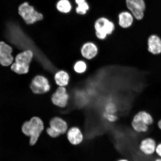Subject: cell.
I'll return each mask as SVG.
<instances>
[{"instance_id":"cell-1","label":"cell","mask_w":161,"mask_h":161,"mask_svg":"<svg viewBox=\"0 0 161 161\" xmlns=\"http://www.w3.org/2000/svg\"><path fill=\"white\" fill-rule=\"evenodd\" d=\"M5 36L8 41L18 49L24 51L30 50L33 52L35 59L47 71L51 73L57 72L55 66L18 24L9 22L6 27Z\"/></svg>"},{"instance_id":"cell-2","label":"cell","mask_w":161,"mask_h":161,"mask_svg":"<svg viewBox=\"0 0 161 161\" xmlns=\"http://www.w3.org/2000/svg\"><path fill=\"white\" fill-rule=\"evenodd\" d=\"M44 129L43 121L38 117H33L24 123L22 131L24 134L30 137V143L33 146L36 143Z\"/></svg>"},{"instance_id":"cell-3","label":"cell","mask_w":161,"mask_h":161,"mask_svg":"<svg viewBox=\"0 0 161 161\" xmlns=\"http://www.w3.org/2000/svg\"><path fill=\"white\" fill-rule=\"evenodd\" d=\"M33 57V52L30 50H25L18 54L15 58V62L11 66V69L18 74L27 73Z\"/></svg>"},{"instance_id":"cell-4","label":"cell","mask_w":161,"mask_h":161,"mask_svg":"<svg viewBox=\"0 0 161 161\" xmlns=\"http://www.w3.org/2000/svg\"><path fill=\"white\" fill-rule=\"evenodd\" d=\"M94 27L96 37L100 40H105L108 36L113 33L115 29L114 23L105 18L96 20Z\"/></svg>"},{"instance_id":"cell-5","label":"cell","mask_w":161,"mask_h":161,"mask_svg":"<svg viewBox=\"0 0 161 161\" xmlns=\"http://www.w3.org/2000/svg\"><path fill=\"white\" fill-rule=\"evenodd\" d=\"M19 14L28 25H31L43 19V15L38 13L28 3H24L19 8Z\"/></svg>"},{"instance_id":"cell-6","label":"cell","mask_w":161,"mask_h":161,"mask_svg":"<svg viewBox=\"0 0 161 161\" xmlns=\"http://www.w3.org/2000/svg\"><path fill=\"white\" fill-rule=\"evenodd\" d=\"M70 96L65 86H59L52 96V101L54 105L65 108L69 104Z\"/></svg>"},{"instance_id":"cell-7","label":"cell","mask_w":161,"mask_h":161,"mask_svg":"<svg viewBox=\"0 0 161 161\" xmlns=\"http://www.w3.org/2000/svg\"><path fill=\"white\" fill-rule=\"evenodd\" d=\"M66 138L72 146H77L84 142L85 136L81 129L77 126H73L68 129L66 133Z\"/></svg>"},{"instance_id":"cell-8","label":"cell","mask_w":161,"mask_h":161,"mask_svg":"<svg viewBox=\"0 0 161 161\" xmlns=\"http://www.w3.org/2000/svg\"><path fill=\"white\" fill-rule=\"evenodd\" d=\"M30 88L36 94H42L46 93L50 90V86L48 80L43 76H36L31 82Z\"/></svg>"},{"instance_id":"cell-9","label":"cell","mask_w":161,"mask_h":161,"mask_svg":"<svg viewBox=\"0 0 161 161\" xmlns=\"http://www.w3.org/2000/svg\"><path fill=\"white\" fill-rule=\"evenodd\" d=\"M128 9L137 19H142L144 17L145 4L144 0H126Z\"/></svg>"},{"instance_id":"cell-10","label":"cell","mask_w":161,"mask_h":161,"mask_svg":"<svg viewBox=\"0 0 161 161\" xmlns=\"http://www.w3.org/2000/svg\"><path fill=\"white\" fill-rule=\"evenodd\" d=\"M99 52L97 45L94 42L88 41L84 43L80 49V55L84 59L92 60L96 58Z\"/></svg>"},{"instance_id":"cell-11","label":"cell","mask_w":161,"mask_h":161,"mask_svg":"<svg viewBox=\"0 0 161 161\" xmlns=\"http://www.w3.org/2000/svg\"><path fill=\"white\" fill-rule=\"evenodd\" d=\"M13 49L4 42H0V64L3 66L11 65L14 60L11 53Z\"/></svg>"},{"instance_id":"cell-12","label":"cell","mask_w":161,"mask_h":161,"mask_svg":"<svg viewBox=\"0 0 161 161\" xmlns=\"http://www.w3.org/2000/svg\"><path fill=\"white\" fill-rule=\"evenodd\" d=\"M157 144L153 138H146L141 141L139 149L142 154L147 156L153 155L156 152Z\"/></svg>"},{"instance_id":"cell-13","label":"cell","mask_w":161,"mask_h":161,"mask_svg":"<svg viewBox=\"0 0 161 161\" xmlns=\"http://www.w3.org/2000/svg\"><path fill=\"white\" fill-rule=\"evenodd\" d=\"M50 127L60 135L66 134L69 128L67 122L63 118L58 116L52 119L50 122Z\"/></svg>"},{"instance_id":"cell-14","label":"cell","mask_w":161,"mask_h":161,"mask_svg":"<svg viewBox=\"0 0 161 161\" xmlns=\"http://www.w3.org/2000/svg\"><path fill=\"white\" fill-rule=\"evenodd\" d=\"M131 122L150 126L153 124L154 119L149 113L141 110L135 114Z\"/></svg>"},{"instance_id":"cell-15","label":"cell","mask_w":161,"mask_h":161,"mask_svg":"<svg viewBox=\"0 0 161 161\" xmlns=\"http://www.w3.org/2000/svg\"><path fill=\"white\" fill-rule=\"evenodd\" d=\"M148 50L154 55L161 53V39L155 35H151L147 41Z\"/></svg>"},{"instance_id":"cell-16","label":"cell","mask_w":161,"mask_h":161,"mask_svg":"<svg viewBox=\"0 0 161 161\" xmlns=\"http://www.w3.org/2000/svg\"><path fill=\"white\" fill-rule=\"evenodd\" d=\"M56 83L59 86H67L69 84L70 76L68 72L64 70L56 72L55 75Z\"/></svg>"},{"instance_id":"cell-17","label":"cell","mask_w":161,"mask_h":161,"mask_svg":"<svg viewBox=\"0 0 161 161\" xmlns=\"http://www.w3.org/2000/svg\"><path fill=\"white\" fill-rule=\"evenodd\" d=\"M133 22V18L128 12H122L119 15V25L123 29H127L130 27Z\"/></svg>"},{"instance_id":"cell-18","label":"cell","mask_w":161,"mask_h":161,"mask_svg":"<svg viewBox=\"0 0 161 161\" xmlns=\"http://www.w3.org/2000/svg\"><path fill=\"white\" fill-rule=\"evenodd\" d=\"M118 107L116 102L113 100H108L103 107L101 114H118Z\"/></svg>"},{"instance_id":"cell-19","label":"cell","mask_w":161,"mask_h":161,"mask_svg":"<svg viewBox=\"0 0 161 161\" xmlns=\"http://www.w3.org/2000/svg\"><path fill=\"white\" fill-rule=\"evenodd\" d=\"M88 66L86 62L83 60H77L74 63L73 69L74 72L78 74H83L87 70Z\"/></svg>"},{"instance_id":"cell-20","label":"cell","mask_w":161,"mask_h":161,"mask_svg":"<svg viewBox=\"0 0 161 161\" xmlns=\"http://www.w3.org/2000/svg\"><path fill=\"white\" fill-rule=\"evenodd\" d=\"M56 7L58 11L62 13H69L71 9V5L68 0H60Z\"/></svg>"},{"instance_id":"cell-21","label":"cell","mask_w":161,"mask_h":161,"mask_svg":"<svg viewBox=\"0 0 161 161\" xmlns=\"http://www.w3.org/2000/svg\"><path fill=\"white\" fill-rule=\"evenodd\" d=\"M75 2L78 5V7L76 8V13L80 15L85 14L89 9V6L86 0H75Z\"/></svg>"},{"instance_id":"cell-22","label":"cell","mask_w":161,"mask_h":161,"mask_svg":"<svg viewBox=\"0 0 161 161\" xmlns=\"http://www.w3.org/2000/svg\"><path fill=\"white\" fill-rule=\"evenodd\" d=\"M46 132H47L48 135L52 138H57L60 136L58 133L56 132L55 130H54L53 129L50 127L47 129Z\"/></svg>"},{"instance_id":"cell-23","label":"cell","mask_w":161,"mask_h":161,"mask_svg":"<svg viewBox=\"0 0 161 161\" xmlns=\"http://www.w3.org/2000/svg\"><path fill=\"white\" fill-rule=\"evenodd\" d=\"M155 153L159 158H161V142L157 145Z\"/></svg>"},{"instance_id":"cell-24","label":"cell","mask_w":161,"mask_h":161,"mask_svg":"<svg viewBox=\"0 0 161 161\" xmlns=\"http://www.w3.org/2000/svg\"><path fill=\"white\" fill-rule=\"evenodd\" d=\"M116 161H130L129 160H128V159H127L125 158H121L119 159H118Z\"/></svg>"},{"instance_id":"cell-25","label":"cell","mask_w":161,"mask_h":161,"mask_svg":"<svg viewBox=\"0 0 161 161\" xmlns=\"http://www.w3.org/2000/svg\"><path fill=\"white\" fill-rule=\"evenodd\" d=\"M158 126L159 129L161 130V119L158 120Z\"/></svg>"},{"instance_id":"cell-26","label":"cell","mask_w":161,"mask_h":161,"mask_svg":"<svg viewBox=\"0 0 161 161\" xmlns=\"http://www.w3.org/2000/svg\"><path fill=\"white\" fill-rule=\"evenodd\" d=\"M154 161H161V158H156Z\"/></svg>"}]
</instances>
